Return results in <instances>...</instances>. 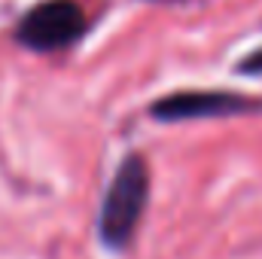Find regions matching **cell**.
Masks as SVG:
<instances>
[{
    "mask_svg": "<svg viewBox=\"0 0 262 259\" xmlns=\"http://www.w3.org/2000/svg\"><path fill=\"white\" fill-rule=\"evenodd\" d=\"M82 31H85V18L73 0H46L21 18L18 43L34 52H55L70 46Z\"/></svg>",
    "mask_w": 262,
    "mask_h": 259,
    "instance_id": "7a4b0ae2",
    "label": "cell"
},
{
    "mask_svg": "<svg viewBox=\"0 0 262 259\" xmlns=\"http://www.w3.org/2000/svg\"><path fill=\"white\" fill-rule=\"evenodd\" d=\"M262 104L253 98L235 95V92H177L152 104V116L162 122H180V119H210V116H238L259 110Z\"/></svg>",
    "mask_w": 262,
    "mask_h": 259,
    "instance_id": "3957f363",
    "label": "cell"
},
{
    "mask_svg": "<svg viewBox=\"0 0 262 259\" xmlns=\"http://www.w3.org/2000/svg\"><path fill=\"white\" fill-rule=\"evenodd\" d=\"M146 195H149V171H146V162L140 156H128L110 189L104 195V204H101V217H98V229H101V238L104 244L110 247H125L146 210Z\"/></svg>",
    "mask_w": 262,
    "mask_h": 259,
    "instance_id": "6da1fadb",
    "label": "cell"
}]
</instances>
